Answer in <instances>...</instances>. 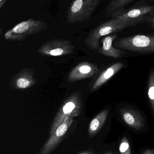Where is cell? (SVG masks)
<instances>
[{
	"label": "cell",
	"instance_id": "cell-1",
	"mask_svg": "<svg viewBox=\"0 0 154 154\" xmlns=\"http://www.w3.org/2000/svg\"><path fill=\"white\" fill-rule=\"evenodd\" d=\"M136 25L118 18H112L92 30L84 40L86 46L92 50H98L100 47V39L102 37L115 33L128 27Z\"/></svg>",
	"mask_w": 154,
	"mask_h": 154
},
{
	"label": "cell",
	"instance_id": "cell-2",
	"mask_svg": "<svg viewBox=\"0 0 154 154\" xmlns=\"http://www.w3.org/2000/svg\"><path fill=\"white\" fill-rule=\"evenodd\" d=\"M116 48L142 54L154 53V34H137L115 39Z\"/></svg>",
	"mask_w": 154,
	"mask_h": 154
},
{
	"label": "cell",
	"instance_id": "cell-3",
	"mask_svg": "<svg viewBox=\"0 0 154 154\" xmlns=\"http://www.w3.org/2000/svg\"><path fill=\"white\" fill-rule=\"evenodd\" d=\"M48 28L47 23L41 20L30 18L15 25L4 34L6 40L23 41L28 37L38 34Z\"/></svg>",
	"mask_w": 154,
	"mask_h": 154
},
{
	"label": "cell",
	"instance_id": "cell-4",
	"mask_svg": "<svg viewBox=\"0 0 154 154\" xmlns=\"http://www.w3.org/2000/svg\"><path fill=\"white\" fill-rule=\"evenodd\" d=\"M100 1L74 0L66 11L67 23L71 24L88 21Z\"/></svg>",
	"mask_w": 154,
	"mask_h": 154
},
{
	"label": "cell",
	"instance_id": "cell-5",
	"mask_svg": "<svg viewBox=\"0 0 154 154\" xmlns=\"http://www.w3.org/2000/svg\"><path fill=\"white\" fill-rule=\"evenodd\" d=\"M154 11V4H149L141 2L129 8L120 9L113 13L110 17L118 18L137 25L145 22L151 12Z\"/></svg>",
	"mask_w": 154,
	"mask_h": 154
},
{
	"label": "cell",
	"instance_id": "cell-6",
	"mask_svg": "<svg viewBox=\"0 0 154 154\" xmlns=\"http://www.w3.org/2000/svg\"><path fill=\"white\" fill-rule=\"evenodd\" d=\"M82 108V101L80 93L75 92L72 93L63 102L56 114L51 127L50 135L68 116L75 112L81 110Z\"/></svg>",
	"mask_w": 154,
	"mask_h": 154
},
{
	"label": "cell",
	"instance_id": "cell-7",
	"mask_svg": "<svg viewBox=\"0 0 154 154\" xmlns=\"http://www.w3.org/2000/svg\"><path fill=\"white\" fill-rule=\"evenodd\" d=\"M81 112V110H79L68 116L63 123L57 128L55 132L51 135L39 154H51L62 141L69 128L73 122V118L79 116Z\"/></svg>",
	"mask_w": 154,
	"mask_h": 154
},
{
	"label": "cell",
	"instance_id": "cell-8",
	"mask_svg": "<svg viewBox=\"0 0 154 154\" xmlns=\"http://www.w3.org/2000/svg\"><path fill=\"white\" fill-rule=\"evenodd\" d=\"M75 47L71 41L54 39L42 44L38 49V53L43 56L59 57L71 54Z\"/></svg>",
	"mask_w": 154,
	"mask_h": 154
},
{
	"label": "cell",
	"instance_id": "cell-9",
	"mask_svg": "<svg viewBox=\"0 0 154 154\" xmlns=\"http://www.w3.org/2000/svg\"><path fill=\"white\" fill-rule=\"evenodd\" d=\"M99 71L96 64L83 61L79 63L70 72L68 80L70 82H74L92 78L97 75Z\"/></svg>",
	"mask_w": 154,
	"mask_h": 154
},
{
	"label": "cell",
	"instance_id": "cell-10",
	"mask_svg": "<svg viewBox=\"0 0 154 154\" xmlns=\"http://www.w3.org/2000/svg\"><path fill=\"white\" fill-rule=\"evenodd\" d=\"M35 76V70L33 69H23L12 77L9 86L14 89L30 88L38 82V79Z\"/></svg>",
	"mask_w": 154,
	"mask_h": 154
},
{
	"label": "cell",
	"instance_id": "cell-11",
	"mask_svg": "<svg viewBox=\"0 0 154 154\" xmlns=\"http://www.w3.org/2000/svg\"><path fill=\"white\" fill-rule=\"evenodd\" d=\"M116 33H112L101 38V46L99 47L98 51L99 53L115 59H118L125 54L124 50L116 48L113 46L114 41L117 38Z\"/></svg>",
	"mask_w": 154,
	"mask_h": 154
},
{
	"label": "cell",
	"instance_id": "cell-12",
	"mask_svg": "<svg viewBox=\"0 0 154 154\" xmlns=\"http://www.w3.org/2000/svg\"><path fill=\"white\" fill-rule=\"evenodd\" d=\"M124 67V64L120 62H116L109 66L90 83V88L91 91L93 92L98 89Z\"/></svg>",
	"mask_w": 154,
	"mask_h": 154
},
{
	"label": "cell",
	"instance_id": "cell-13",
	"mask_svg": "<svg viewBox=\"0 0 154 154\" xmlns=\"http://www.w3.org/2000/svg\"><path fill=\"white\" fill-rule=\"evenodd\" d=\"M120 113L124 122L130 127L140 130L144 126V119L137 110L124 108L120 109Z\"/></svg>",
	"mask_w": 154,
	"mask_h": 154
},
{
	"label": "cell",
	"instance_id": "cell-14",
	"mask_svg": "<svg viewBox=\"0 0 154 154\" xmlns=\"http://www.w3.org/2000/svg\"><path fill=\"white\" fill-rule=\"evenodd\" d=\"M108 115V109H105L99 113L90 122L89 127V136L92 138L99 131L105 124Z\"/></svg>",
	"mask_w": 154,
	"mask_h": 154
},
{
	"label": "cell",
	"instance_id": "cell-15",
	"mask_svg": "<svg viewBox=\"0 0 154 154\" xmlns=\"http://www.w3.org/2000/svg\"><path fill=\"white\" fill-rule=\"evenodd\" d=\"M135 0H112L106 10L107 15L110 16L113 13L130 4Z\"/></svg>",
	"mask_w": 154,
	"mask_h": 154
},
{
	"label": "cell",
	"instance_id": "cell-16",
	"mask_svg": "<svg viewBox=\"0 0 154 154\" xmlns=\"http://www.w3.org/2000/svg\"><path fill=\"white\" fill-rule=\"evenodd\" d=\"M147 90L149 103L154 116V69H152L149 74Z\"/></svg>",
	"mask_w": 154,
	"mask_h": 154
},
{
	"label": "cell",
	"instance_id": "cell-17",
	"mask_svg": "<svg viewBox=\"0 0 154 154\" xmlns=\"http://www.w3.org/2000/svg\"><path fill=\"white\" fill-rule=\"evenodd\" d=\"M119 149L120 154H131L130 143L125 136L121 140Z\"/></svg>",
	"mask_w": 154,
	"mask_h": 154
},
{
	"label": "cell",
	"instance_id": "cell-18",
	"mask_svg": "<svg viewBox=\"0 0 154 154\" xmlns=\"http://www.w3.org/2000/svg\"><path fill=\"white\" fill-rule=\"evenodd\" d=\"M146 22L148 23L149 25L154 29V11L149 14L147 18Z\"/></svg>",
	"mask_w": 154,
	"mask_h": 154
},
{
	"label": "cell",
	"instance_id": "cell-19",
	"mask_svg": "<svg viewBox=\"0 0 154 154\" xmlns=\"http://www.w3.org/2000/svg\"><path fill=\"white\" fill-rule=\"evenodd\" d=\"M142 154H154V149H148L146 150Z\"/></svg>",
	"mask_w": 154,
	"mask_h": 154
},
{
	"label": "cell",
	"instance_id": "cell-20",
	"mask_svg": "<svg viewBox=\"0 0 154 154\" xmlns=\"http://www.w3.org/2000/svg\"><path fill=\"white\" fill-rule=\"evenodd\" d=\"M8 0H0V10H2Z\"/></svg>",
	"mask_w": 154,
	"mask_h": 154
},
{
	"label": "cell",
	"instance_id": "cell-21",
	"mask_svg": "<svg viewBox=\"0 0 154 154\" xmlns=\"http://www.w3.org/2000/svg\"><path fill=\"white\" fill-rule=\"evenodd\" d=\"M78 154H96L93 151H83V152H81L80 153Z\"/></svg>",
	"mask_w": 154,
	"mask_h": 154
},
{
	"label": "cell",
	"instance_id": "cell-22",
	"mask_svg": "<svg viewBox=\"0 0 154 154\" xmlns=\"http://www.w3.org/2000/svg\"></svg>",
	"mask_w": 154,
	"mask_h": 154
}]
</instances>
